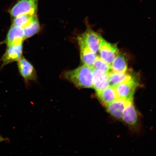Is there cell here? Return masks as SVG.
Wrapping results in <instances>:
<instances>
[{
    "label": "cell",
    "instance_id": "8992f818",
    "mask_svg": "<svg viewBox=\"0 0 156 156\" xmlns=\"http://www.w3.org/2000/svg\"><path fill=\"white\" fill-rule=\"evenodd\" d=\"M7 46L5 53L1 58L2 67L13 62H18L22 56L23 44Z\"/></svg>",
    "mask_w": 156,
    "mask_h": 156
},
{
    "label": "cell",
    "instance_id": "9c48e42d",
    "mask_svg": "<svg viewBox=\"0 0 156 156\" xmlns=\"http://www.w3.org/2000/svg\"><path fill=\"white\" fill-rule=\"evenodd\" d=\"M109 73V72H108ZM108 73L93 68V87L98 93L110 86Z\"/></svg>",
    "mask_w": 156,
    "mask_h": 156
},
{
    "label": "cell",
    "instance_id": "9a60e30c",
    "mask_svg": "<svg viewBox=\"0 0 156 156\" xmlns=\"http://www.w3.org/2000/svg\"><path fill=\"white\" fill-rule=\"evenodd\" d=\"M132 76V75L126 72L124 73H117L110 71L108 73L110 86L115 87L117 85L129 79Z\"/></svg>",
    "mask_w": 156,
    "mask_h": 156
},
{
    "label": "cell",
    "instance_id": "277c9868",
    "mask_svg": "<svg viewBox=\"0 0 156 156\" xmlns=\"http://www.w3.org/2000/svg\"><path fill=\"white\" fill-rule=\"evenodd\" d=\"M18 68L20 74L23 77L26 85L30 81H36L37 76L34 66L22 56L18 61Z\"/></svg>",
    "mask_w": 156,
    "mask_h": 156
},
{
    "label": "cell",
    "instance_id": "d6986e66",
    "mask_svg": "<svg viewBox=\"0 0 156 156\" xmlns=\"http://www.w3.org/2000/svg\"><path fill=\"white\" fill-rule=\"evenodd\" d=\"M7 141H9L8 139H7V138H3L2 137V136H0V143L2 142Z\"/></svg>",
    "mask_w": 156,
    "mask_h": 156
},
{
    "label": "cell",
    "instance_id": "6da1fadb",
    "mask_svg": "<svg viewBox=\"0 0 156 156\" xmlns=\"http://www.w3.org/2000/svg\"><path fill=\"white\" fill-rule=\"evenodd\" d=\"M60 78L78 89L93 88V68L91 66L83 64L75 69L64 71Z\"/></svg>",
    "mask_w": 156,
    "mask_h": 156
},
{
    "label": "cell",
    "instance_id": "ac0fdd59",
    "mask_svg": "<svg viewBox=\"0 0 156 156\" xmlns=\"http://www.w3.org/2000/svg\"><path fill=\"white\" fill-rule=\"evenodd\" d=\"M91 67L93 69L101 70L106 73L111 71V64L107 63L98 56H97Z\"/></svg>",
    "mask_w": 156,
    "mask_h": 156
},
{
    "label": "cell",
    "instance_id": "e0dca14e",
    "mask_svg": "<svg viewBox=\"0 0 156 156\" xmlns=\"http://www.w3.org/2000/svg\"><path fill=\"white\" fill-rule=\"evenodd\" d=\"M37 14H25L15 17L12 25L23 28L32 20L35 15Z\"/></svg>",
    "mask_w": 156,
    "mask_h": 156
},
{
    "label": "cell",
    "instance_id": "7c38bea8",
    "mask_svg": "<svg viewBox=\"0 0 156 156\" xmlns=\"http://www.w3.org/2000/svg\"><path fill=\"white\" fill-rule=\"evenodd\" d=\"M126 124L130 126L136 124L138 120V115L133 101L128 102L123 113L122 119Z\"/></svg>",
    "mask_w": 156,
    "mask_h": 156
},
{
    "label": "cell",
    "instance_id": "ba28073f",
    "mask_svg": "<svg viewBox=\"0 0 156 156\" xmlns=\"http://www.w3.org/2000/svg\"><path fill=\"white\" fill-rule=\"evenodd\" d=\"M77 41L81 61L83 64L91 67L97 57L96 54L88 46L81 36L78 37Z\"/></svg>",
    "mask_w": 156,
    "mask_h": 156
},
{
    "label": "cell",
    "instance_id": "3957f363",
    "mask_svg": "<svg viewBox=\"0 0 156 156\" xmlns=\"http://www.w3.org/2000/svg\"><path fill=\"white\" fill-rule=\"evenodd\" d=\"M39 0H18L9 11L13 18L25 14H37Z\"/></svg>",
    "mask_w": 156,
    "mask_h": 156
},
{
    "label": "cell",
    "instance_id": "2e32d148",
    "mask_svg": "<svg viewBox=\"0 0 156 156\" xmlns=\"http://www.w3.org/2000/svg\"><path fill=\"white\" fill-rule=\"evenodd\" d=\"M128 66L125 58L122 54H118L111 64V71L117 73H126Z\"/></svg>",
    "mask_w": 156,
    "mask_h": 156
},
{
    "label": "cell",
    "instance_id": "8fae6325",
    "mask_svg": "<svg viewBox=\"0 0 156 156\" xmlns=\"http://www.w3.org/2000/svg\"><path fill=\"white\" fill-rule=\"evenodd\" d=\"M128 102L124 99L119 98L106 105L107 112L115 118L122 119L123 113Z\"/></svg>",
    "mask_w": 156,
    "mask_h": 156
},
{
    "label": "cell",
    "instance_id": "30bf717a",
    "mask_svg": "<svg viewBox=\"0 0 156 156\" xmlns=\"http://www.w3.org/2000/svg\"><path fill=\"white\" fill-rule=\"evenodd\" d=\"M25 40L23 28L12 25L7 35L5 43L7 46L23 44Z\"/></svg>",
    "mask_w": 156,
    "mask_h": 156
},
{
    "label": "cell",
    "instance_id": "5bb4252c",
    "mask_svg": "<svg viewBox=\"0 0 156 156\" xmlns=\"http://www.w3.org/2000/svg\"><path fill=\"white\" fill-rule=\"evenodd\" d=\"M23 29L25 39L30 38L37 34L40 29V25L37 15H35L32 20Z\"/></svg>",
    "mask_w": 156,
    "mask_h": 156
},
{
    "label": "cell",
    "instance_id": "5b68a950",
    "mask_svg": "<svg viewBox=\"0 0 156 156\" xmlns=\"http://www.w3.org/2000/svg\"><path fill=\"white\" fill-rule=\"evenodd\" d=\"M100 57L107 63L111 64L119 53L116 45L107 41L102 37L99 49Z\"/></svg>",
    "mask_w": 156,
    "mask_h": 156
},
{
    "label": "cell",
    "instance_id": "7a4b0ae2",
    "mask_svg": "<svg viewBox=\"0 0 156 156\" xmlns=\"http://www.w3.org/2000/svg\"><path fill=\"white\" fill-rule=\"evenodd\" d=\"M139 85L136 78L132 76L129 79L115 87L117 96L127 102L133 101L134 93Z\"/></svg>",
    "mask_w": 156,
    "mask_h": 156
},
{
    "label": "cell",
    "instance_id": "52a82bcc",
    "mask_svg": "<svg viewBox=\"0 0 156 156\" xmlns=\"http://www.w3.org/2000/svg\"><path fill=\"white\" fill-rule=\"evenodd\" d=\"M81 36L94 52L96 54L99 52V45L102 37L101 35L88 27Z\"/></svg>",
    "mask_w": 156,
    "mask_h": 156
},
{
    "label": "cell",
    "instance_id": "4fadbf2b",
    "mask_svg": "<svg viewBox=\"0 0 156 156\" xmlns=\"http://www.w3.org/2000/svg\"><path fill=\"white\" fill-rule=\"evenodd\" d=\"M97 94L99 100L105 106L118 98L115 87L111 86L97 93Z\"/></svg>",
    "mask_w": 156,
    "mask_h": 156
}]
</instances>
